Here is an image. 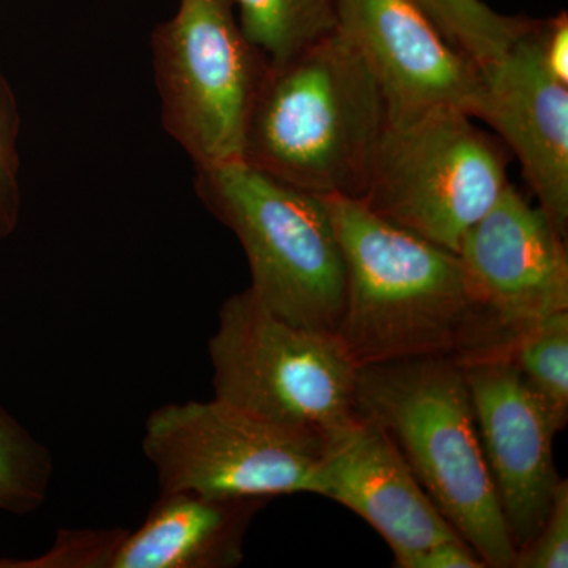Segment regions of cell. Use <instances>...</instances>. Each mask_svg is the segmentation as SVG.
<instances>
[{
    "label": "cell",
    "mask_w": 568,
    "mask_h": 568,
    "mask_svg": "<svg viewBox=\"0 0 568 568\" xmlns=\"http://www.w3.org/2000/svg\"><path fill=\"white\" fill-rule=\"evenodd\" d=\"M346 271L336 335L358 366L503 353L510 336L478 304L458 254L395 226L361 200L321 196Z\"/></svg>",
    "instance_id": "obj_1"
},
{
    "label": "cell",
    "mask_w": 568,
    "mask_h": 568,
    "mask_svg": "<svg viewBox=\"0 0 568 568\" xmlns=\"http://www.w3.org/2000/svg\"><path fill=\"white\" fill-rule=\"evenodd\" d=\"M387 122L375 74L338 31L267 62L242 162L316 196L362 200Z\"/></svg>",
    "instance_id": "obj_2"
},
{
    "label": "cell",
    "mask_w": 568,
    "mask_h": 568,
    "mask_svg": "<svg viewBox=\"0 0 568 568\" xmlns=\"http://www.w3.org/2000/svg\"><path fill=\"white\" fill-rule=\"evenodd\" d=\"M355 406L390 437L437 510L485 566L514 568L517 548L481 452L462 362L418 357L361 366Z\"/></svg>",
    "instance_id": "obj_3"
},
{
    "label": "cell",
    "mask_w": 568,
    "mask_h": 568,
    "mask_svg": "<svg viewBox=\"0 0 568 568\" xmlns=\"http://www.w3.org/2000/svg\"><path fill=\"white\" fill-rule=\"evenodd\" d=\"M193 189L237 237L254 297L286 323L336 334L345 312L346 271L323 197L242 160L194 168Z\"/></svg>",
    "instance_id": "obj_4"
},
{
    "label": "cell",
    "mask_w": 568,
    "mask_h": 568,
    "mask_svg": "<svg viewBox=\"0 0 568 568\" xmlns=\"http://www.w3.org/2000/svg\"><path fill=\"white\" fill-rule=\"evenodd\" d=\"M469 112L387 115L362 203L386 222L457 253L510 185L506 145Z\"/></svg>",
    "instance_id": "obj_5"
},
{
    "label": "cell",
    "mask_w": 568,
    "mask_h": 568,
    "mask_svg": "<svg viewBox=\"0 0 568 568\" xmlns=\"http://www.w3.org/2000/svg\"><path fill=\"white\" fill-rule=\"evenodd\" d=\"M207 347L213 398L321 433L357 416L361 366L343 339L280 320L250 290L220 306Z\"/></svg>",
    "instance_id": "obj_6"
},
{
    "label": "cell",
    "mask_w": 568,
    "mask_h": 568,
    "mask_svg": "<svg viewBox=\"0 0 568 568\" xmlns=\"http://www.w3.org/2000/svg\"><path fill=\"white\" fill-rule=\"evenodd\" d=\"M327 433L268 420L213 398L152 410L142 452L160 493L212 497L317 495Z\"/></svg>",
    "instance_id": "obj_7"
},
{
    "label": "cell",
    "mask_w": 568,
    "mask_h": 568,
    "mask_svg": "<svg viewBox=\"0 0 568 568\" xmlns=\"http://www.w3.org/2000/svg\"><path fill=\"white\" fill-rule=\"evenodd\" d=\"M151 47L164 132L194 168L241 162L267 59L242 31L234 0H179Z\"/></svg>",
    "instance_id": "obj_8"
},
{
    "label": "cell",
    "mask_w": 568,
    "mask_h": 568,
    "mask_svg": "<svg viewBox=\"0 0 568 568\" xmlns=\"http://www.w3.org/2000/svg\"><path fill=\"white\" fill-rule=\"evenodd\" d=\"M462 366L481 452L518 552L548 518L562 480L552 459L559 432L506 351L466 358Z\"/></svg>",
    "instance_id": "obj_9"
},
{
    "label": "cell",
    "mask_w": 568,
    "mask_h": 568,
    "mask_svg": "<svg viewBox=\"0 0 568 568\" xmlns=\"http://www.w3.org/2000/svg\"><path fill=\"white\" fill-rule=\"evenodd\" d=\"M457 254L478 304L510 339L568 310L567 239L514 183L463 235Z\"/></svg>",
    "instance_id": "obj_10"
},
{
    "label": "cell",
    "mask_w": 568,
    "mask_h": 568,
    "mask_svg": "<svg viewBox=\"0 0 568 568\" xmlns=\"http://www.w3.org/2000/svg\"><path fill=\"white\" fill-rule=\"evenodd\" d=\"M336 31L375 74L387 115L455 106L477 118L481 74L410 0H334Z\"/></svg>",
    "instance_id": "obj_11"
},
{
    "label": "cell",
    "mask_w": 568,
    "mask_h": 568,
    "mask_svg": "<svg viewBox=\"0 0 568 568\" xmlns=\"http://www.w3.org/2000/svg\"><path fill=\"white\" fill-rule=\"evenodd\" d=\"M537 22L503 59L481 71L476 119L488 123L514 152L538 207L567 239L568 85L541 63Z\"/></svg>",
    "instance_id": "obj_12"
},
{
    "label": "cell",
    "mask_w": 568,
    "mask_h": 568,
    "mask_svg": "<svg viewBox=\"0 0 568 568\" xmlns=\"http://www.w3.org/2000/svg\"><path fill=\"white\" fill-rule=\"evenodd\" d=\"M317 496L365 519L387 541L395 566L418 551L462 538L410 473L390 437L357 416L325 435Z\"/></svg>",
    "instance_id": "obj_13"
},
{
    "label": "cell",
    "mask_w": 568,
    "mask_h": 568,
    "mask_svg": "<svg viewBox=\"0 0 568 568\" xmlns=\"http://www.w3.org/2000/svg\"><path fill=\"white\" fill-rule=\"evenodd\" d=\"M264 497L160 493L140 528L122 529L110 568H231Z\"/></svg>",
    "instance_id": "obj_14"
},
{
    "label": "cell",
    "mask_w": 568,
    "mask_h": 568,
    "mask_svg": "<svg viewBox=\"0 0 568 568\" xmlns=\"http://www.w3.org/2000/svg\"><path fill=\"white\" fill-rule=\"evenodd\" d=\"M436 26L447 43L478 71L503 59L530 31L537 18L504 14L484 0H410Z\"/></svg>",
    "instance_id": "obj_15"
},
{
    "label": "cell",
    "mask_w": 568,
    "mask_h": 568,
    "mask_svg": "<svg viewBox=\"0 0 568 568\" xmlns=\"http://www.w3.org/2000/svg\"><path fill=\"white\" fill-rule=\"evenodd\" d=\"M239 24L267 62H280L336 29L334 0H234Z\"/></svg>",
    "instance_id": "obj_16"
},
{
    "label": "cell",
    "mask_w": 568,
    "mask_h": 568,
    "mask_svg": "<svg viewBox=\"0 0 568 568\" xmlns=\"http://www.w3.org/2000/svg\"><path fill=\"white\" fill-rule=\"evenodd\" d=\"M508 361L547 406L558 432L568 420V310L511 336Z\"/></svg>",
    "instance_id": "obj_17"
},
{
    "label": "cell",
    "mask_w": 568,
    "mask_h": 568,
    "mask_svg": "<svg viewBox=\"0 0 568 568\" xmlns=\"http://www.w3.org/2000/svg\"><path fill=\"white\" fill-rule=\"evenodd\" d=\"M51 452L0 406V510L29 515L47 503Z\"/></svg>",
    "instance_id": "obj_18"
},
{
    "label": "cell",
    "mask_w": 568,
    "mask_h": 568,
    "mask_svg": "<svg viewBox=\"0 0 568 568\" xmlns=\"http://www.w3.org/2000/svg\"><path fill=\"white\" fill-rule=\"evenodd\" d=\"M21 112L17 93L0 70V244L17 231L21 216Z\"/></svg>",
    "instance_id": "obj_19"
},
{
    "label": "cell",
    "mask_w": 568,
    "mask_h": 568,
    "mask_svg": "<svg viewBox=\"0 0 568 568\" xmlns=\"http://www.w3.org/2000/svg\"><path fill=\"white\" fill-rule=\"evenodd\" d=\"M122 529L63 530L50 551L20 568H110Z\"/></svg>",
    "instance_id": "obj_20"
},
{
    "label": "cell",
    "mask_w": 568,
    "mask_h": 568,
    "mask_svg": "<svg viewBox=\"0 0 568 568\" xmlns=\"http://www.w3.org/2000/svg\"><path fill=\"white\" fill-rule=\"evenodd\" d=\"M568 567V485L560 480L555 503L536 537L519 549L514 568Z\"/></svg>",
    "instance_id": "obj_21"
},
{
    "label": "cell",
    "mask_w": 568,
    "mask_h": 568,
    "mask_svg": "<svg viewBox=\"0 0 568 568\" xmlns=\"http://www.w3.org/2000/svg\"><path fill=\"white\" fill-rule=\"evenodd\" d=\"M538 54L548 73L556 81L568 85V14L538 20L536 28Z\"/></svg>",
    "instance_id": "obj_22"
},
{
    "label": "cell",
    "mask_w": 568,
    "mask_h": 568,
    "mask_svg": "<svg viewBox=\"0 0 568 568\" xmlns=\"http://www.w3.org/2000/svg\"><path fill=\"white\" fill-rule=\"evenodd\" d=\"M398 568H485L484 560L463 538L440 541L396 564Z\"/></svg>",
    "instance_id": "obj_23"
},
{
    "label": "cell",
    "mask_w": 568,
    "mask_h": 568,
    "mask_svg": "<svg viewBox=\"0 0 568 568\" xmlns=\"http://www.w3.org/2000/svg\"><path fill=\"white\" fill-rule=\"evenodd\" d=\"M0 568H18L17 559H0Z\"/></svg>",
    "instance_id": "obj_24"
}]
</instances>
